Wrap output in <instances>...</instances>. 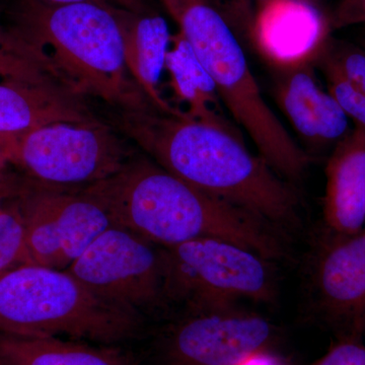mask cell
Here are the masks:
<instances>
[{
  "label": "cell",
  "mask_w": 365,
  "mask_h": 365,
  "mask_svg": "<svg viewBox=\"0 0 365 365\" xmlns=\"http://www.w3.org/2000/svg\"><path fill=\"white\" fill-rule=\"evenodd\" d=\"M30 265L26 227L18 197L0 210V276Z\"/></svg>",
  "instance_id": "19"
},
{
  "label": "cell",
  "mask_w": 365,
  "mask_h": 365,
  "mask_svg": "<svg viewBox=\"0 0 365 365\" xmlns=\"http://www.w3.org/2000/svg\"><path fill=\"white\" fill-rule=\"evenodd\" d=\"M324 220L335 234L365 227V130L354 126L334 148L326 167Z\"/></svg>",
  "instance_id": "15"
},
{
  "label": "cell",
  "mask_w": 365,
  "mask_h": 365,
  "mask_svg": "<svg viewBox=\"0 0 365 365\" xmlns=\"http://www.w3.org/2000/svg\"><path fill=\"white\" fill-rule=\"evenodd\" d=\"M309 1H312V2H313V0H309Z\"/></svg>",
  "instance_id": "33"
},
{
  "label": "cell",
  "mask_w": 365,
  "mask_h": 365,
  "mask_svg": "<svg viewBox=\"0 0 365 365\" xmlns=\"http://www.w3.org/2000/svg\"><path fill=\"white\" fill-rule=\"evenodd\" d=\"M163 248L169 314L235 304L242 299H272L267 260L251 250L211 237Z\"/></svg>",
  "instance_id": "7"
},
{
  "label": "cell",
  "mask_w": 365,
  "mask_h": 365,
  "mask_svg": "<svg viewBox=\"0 0 365 365\" xmlns=\"http://www.w3.org/2000/svg\"><path fill=\"white\" fill-rule=\"evenodd\" d=\"M150 327L66 270L24 265L0 276V333L130 346Z\"/></svg>",
  "instance_id": "4"
},
{
  "label": "cell",
  "mask_w": 365,
  "mask_h": 365,
  "mask_svg": "<svg viewBox=\"0 0 365 365\" xmlns=\"http://www.w3.org/2000/svg\"><path fill=\"white\" fill-rule=\"evenodd\" d=\"M0 41L4 43H11V38L9 30H4L0 26Z\"/></svg>",
  "instance_id": "28"
},
{
  "label": "cell",
  "mask_w": 365,
  "mask_h": 365,
  "mask_svg": "<svg viewBox=\"0 0 365 365\" xmlns=\"http://www.w3.org/2000/svg\"><path fill=\"white\" fill-rule=\"evenodd\" d=\"M365 228V227H364Z\"/></svg>",
  "instance_id": "34"
},
{
  "label": "cell",
  "mask_w": 365,
  "mask_h": 365,
  "mask_svg": "<svg viewBox=\"0 0 365 365\" xmlns=\"http://www.w3.org/2000/svg\"><path fill=\"white\" fill-rule=\"evenodd\" d=\"M11 200H13V199L7 198V197L0 196V210H1V209L6 205V203Z\"/></svg>",
  "instance_id": "30"
},
{
  "label": "cell",
  "mask_w": 365,
  "mask_h": 365,
  "mask_svg": "<svg viewBox=\"0 0 365 365\" xmlns=\"http://www.w3.org/2000/svg\"><path fill=\"white\" fill-rule=\"evenodd\" d=\"M314 365H365L362 336L340 338Z\"/></svg>",
  "instance_id": "21"
},
{
  "label": "cell",
  "mask_w": 365,
  "mask_h": 365,
  "mask_svg": "<svg viewBox=\"0 0 365 365\" xmlns=\"http://www.w3.org/2000/svg\"><path fill=\"white\" fill-rule=\"evenodd\" d=\"M76 93L57 83H0V143L44 125L96 122Z\"/></svg>",
  "instance_id": "14"
},
{
  "label": "cell",
  "mask_w": 365,
  "mask_h": 365,
  "mask_svg": "<svg viewBox=\"0 0 365 365\" xmlns=\"http://www.w3.org/2000/svg\"><path fill=\"white\" fill-rule=\"evenodd\" d=\"M48 4H81V2H91L101 4L112 9H122L134 14H146L145 2L144 0H38Z\"/></svg>",
  "instance_id": "24"
},
{
  "label": "cell",
  "mask_w": 365,
  "mask_h": 365,
  "mask_svg": "<svg viewBox=\"0 0 365 365\" xmlns=\"http://www.w3.org/2000/svg\"><path fill=\"white\" fill-rule=\"evenodd\" d=\"M0 78L31 83H57L47 69L29 56L18 44L0 41ZM61 86V85H60Z\"/></svg>",
  "instance_id": "20"
},
{
  "label": "cell",
  "mask_w": 365,
  "mask_h": 365,
  "mask_svg": "<svg viewBox=\"0 0 365 365\" xmlns=\"http://www.w3.org/2000/svg\"><path fill=\"white\" fill-rule=\"evenodd\" d=\"M270 1L271 0H256L257 9H258V11H260L264 6H267Z\"/></svg>",
  "instance_id": "29"
},
{
  "label": "cell",
  "mask_w": 365,
  "mask_h": 365,
  "mask_svg": "<svg viewBox=\"0 0 365 365\" xmlns=\"http://www.w3.org/2000/svg\"><path fill=\"white\" fill-rule=\"evenodd\" d=\"M0 150L28 179L71 191L108 179L136 155L121 137L100 121L44 125L4 139Z\"/></svg>",
  "instance_id": "6"
},
{
  "label": "cell",
  "mask_w": 365,
  "mask_h": 365,
  "mask_svg": "<svg viewBox=\"0 0 365 365\" xmlns=\"http://www.w3.org/2000/svg\"><path fill=\"white\" fill-rule=\"evenodd\" d=\"M330 25L334 29L365 25V0H341L334 11Z\"/></svg>",
  "instance_id": "23"
},
{
  "label": "cell",
  "mask_w": 365,
  "mask_h": 365,
  "mask_svg": "<svg viewBox=\"0 0 365 365\" xmlns=\"http://www.w3.org/2000/svg\"><path fill=\"white\" fill-rule=\"evenodd\" d=\"M9 165H11L9 163V158L4 155V151L0 150V178L6 177V175L11 173V170H9Z\"/></svg>",
  "instance_id": "27"
},
{
  "label": "cell",
  "mask_w": 365,
  "mask_h": 365,
  "mask_svg": "<svg viewBox=\"0 0 365 365\" xmlns=\"http://www.w3.org/2000/svg\"><path fill=\"white\" fill-rule=\"evenodd\" d=\"M0 365H140L130 346L0 333Z\"/></svg>",
  "instance_id": "16"
},
{
  "label": "cell",
  "mask_w": 365,
  "mask_h": 365,
  "mask_svg": "<svg viewBox=\"0 0 365 365\" xmlns=\"http://www.w3.org/2000/svg\"><path fill=\"white\" fill-rule=\"evenodd\" d=\"M123 24L124 56L130 76L153 107L165 113H176L160 96V76L165 68L172 36L163 16L121 11Z\"/></svg>",
  "instance_id": "17"
},
{
  "label": "cell",
  "mask_w": 365,
  "mask_h": 365,
  "mask_svg": "<svg viewBox=\"0 0 365 365\" xmlns=\"http://www.w3.org/2000/svg\"><path fill=\"white\" fill-rule=\"evenodd\" d=\"M66 271L150 326L169 314L163 248L130 230L111 225Z\"/></svg>",
  "instance_id": "9"
},
{
  "label": "cell",
  "mask_w": 365,
  "mask_h": 365,
  "mask_svg": "<svg viewBox=\"0 0 365 365\" xmlns=\"http://www.w3.org/2000/svg\"><path fill=\"white\" fill-rule=\"evenodd\" d=\"M361 46H362V48H364V49L365 50V41H364V43H362Z\"/></svg>",
  "instance_id": "31"
},
{
  "label": "cell",
  "mask_w": 365,
  "mask_h": 365,
  "mask_svg": "<svg viewBox=\"0 0 365 365\" xmlns=\"http://www.w3.org/2000/svg\"><path fill=\"white\" fill-rule=\"evenodd\" d=\"M155 325L143 339L151 365H242L275 335L268 319L235 304L174 312Z\"/></svg>",
  "instance_id": "8"
},
{
  "label": "cell",
  "mask_w": 365,
  "mask_h": 365,
  "mask_svg": "<svg viewBox=\"0 0 365 365\" xmlns=\"http://www.w3.org/2000/svg\"><path fill=\"white\" fill-rule=\"evenodd\" d=\"M313 287L324 319L340 338L365 332V228L354 235L327 230L314 259Z\"/></svg>",
  "instance_id": "11"
},
{
  "label": "cell",
  "mask_w": 365,
  "mask_h": 365,
  "mask_svg": "<svg viewBox=\"0 0 365 365\" xmlns=\"http://www.w3.org/2000/svg\"><path fill=\"white\" fill-rule=\"evenodd\" d=\"M79 191L104 209L113 225L158 246L211 237L240 245L266 260L282 252L270 225L194 188L150 158L136 155L116 174Z\"/></svg>",
  "instance_id": "2"
},
{
  "label": "cell",
  "mask_w": 365,
  "mask_h": 365,
  "mask_svg": "<svg viewBox=\"0 0 365 365\" xmlns=\"http://www.w3.org/2000/svg\"><path fill=\"white\" fill-rule=\"evenodd\" d=\"M218 97L253 141L259 155L288 182L299 181L311 158L284 128L262 95L232 29L206 0L176 20Z\"/></svg>",
  "instance_id": "5"
},
{
  "label": "cell",
  "mask_w": 365,
  "mask_h": 365,
  "mask_svg": "<svg viewBox=\"0 0 365 365\" xmlns=\"http://www.w3.org/2000/svg\"><path fill=\"white\" fill-rule=\"evenodd\" d=\"M163 1H165V6H167L170 16L176 21L189 7L197 4V2L202 1V0H163Z\"/></svg>",
  "instance_id": "25"
},
{
  "label": "cell",
  "mask_w": 365,
  "mask_h": 365,
  "mask_svg": "<svg viewBox=\"0 0 365 365\" xmlns=\"http://www.w3.org/2000/svg\"><path fill=\"white\" fill-rule=\"evenodd\" d=\"M330 26L313 2L271 0L255 16L251 39L271 66H295L314 62Z\"/></svg>",
  "instance_id": "13"
},
{
  "label": "cell",
  "mask_w": 365,
  "mask_h": 365,
  "mask_svg": "<svg viewBox=\"0 0 365 365\" xmlns=\"http://www.w3.org/2000/svg\"><path fill=\"white\" fill-rule=\"evenodd\" d=\"M314 62L272 67L273 97L297 132L314 153L334 150L351 132L349 118L314 73Z\"/></svg>",
  "instance_id": "12"
},
{
  "label": "cell",
  "mask_w": 365,
  "mask_h": 365,
  "mask_svg": "<svg viewBox=\"0 0 365 365\" xmlns=\"http://www.w3.org/2000/svg\"><path fill=\"white\" fill-rule=\"evenodd\" d=\"M121 11L91 2L21 0L9 31L63 88L135 109L150 102L129 76Z\"/></svg>",
  "instance_id": "3"
},
{
  "label": "cell",
  "mask_w": 365,
  "mask_h": 365,
  "mask_svg": "<svg viewBox=\"0 0 365 365\" xmlns=\"http://www.w3.org/2000/svg\"><path fill=\"white\" fill-rule=\"evenodd\" d=\"M306 1H309V0H306ZM309 2H312V1H309Z\"/></svg>",
  "instance_id": "32"
},
{
  "label": "cell",
  "mask_w": 365,
  "mask_h": 365,
  "mask_svg": "<svg viewBox=\"0 0 365 365\" xmlns=\"http://www.w3.org/2000/svg\"><path fill=\"white\" fill-rule=\"evenodd\" d=\"M118 124L173 176L272 225H292L299 197L292 184L250 153L242 137L150 104L120 109Z\"/></svg>",
  "instance_id": "1"
},
{
  "label": "cell",
  "mask_w": 365,
  "mask_h": 365,
  "mask_svg": "<svg viewBox=\"0 0 365 365\" xmlns=\"http://www.w3.org/2000/svg\"><path fill=\"white\" fill-rule=\"evenodd\" d=\"M218 11L230 28H237L242 35L251 39L255 16L251 0H216Z\"/></svg>",
  "instance_id": "22"
},
{
  "label": "cell",
  "mask_w": 365,
  "mask_h": 365,
  "mask_svg": "<svg viewBox=\"0 0 365 365\" xmlns=\"http://www.w3.org/2000/svg\"><path fill=\"white\" fill-rule=\"evenodd\" d=\"M165 69L177 98L188 105L186 113L190 117L242 137L241 132L228 121L215 83L181 32L172 37Z\"/></svg>",
  "instance_id": "18"
},
{
  "label": "cell",
  "mask_w": 365,
  "mask_h": 365,
  "mask_svg": "<svg viewBox=\"0 0 365 365\" xmlns=\"http://www.w3.org/2000/svg\"><path fill=\"white\" fill-rule=\"evenodd\" d=\"M242 365H276V364L272 359H268L267 356L264 355V353H262V354L251 357Z\"/></svg>",
  "instance_id": "26"
},
{
  "label": "cell",
  "mask_w": 365,
  "mask_h": 365,
  "mask_svg": "<svg viewBox=\"0 0 365 365\" xmlns=\"http://www.w3.org/2000/svg\"><path fill=\"white\" fill-rule=\"evenodd\" d=\"M18 201L30 265L67 270L113 225L104 209L79 190L50 188L28 179Z\"/></svg>",
  "instance_id": "10"
}]
</instances>
